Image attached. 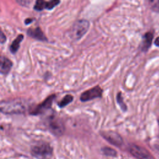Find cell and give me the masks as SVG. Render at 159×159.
<instances>
[{
    "label": "cell",
    "instance_id": "cell-1",
    "mask_svg": "<svg viewBox=\"0 0 159 159\" xmlns=\"http://www.w3.org/2000/svg\"><path fill=\"white\" fill-rule=\"evenodd\" d=\"M29 101L20 98H16L0 102V111L5 114H21L32 109Z\"/></svg>",
    "mask_w": 159,
    "mask_h": 159
},
{
    "label": "cell",
    "instance_id": "cell-2",
    "mask_svg": "<svg viewBox=\"0 0 159 159\" xmlns=\"http://www.w3.org/2000/svg\"><path fill=\"white\" fill-rule=\"evenodd\" d=\"M89 28V22L86 19L76 20L70 30L71 37L75 40H80L88 32Z\"/></svg>",
    "mask_w": 159,
    "mask_h": 159
},
{
    "label": "cell",
    "instance_id": "cell-3",
    "mask_svg": "<svg viewBox=\"0 0 159 159\" xmlns=\"http://www.w3.org/2000/svg\"><path fill=\"white\" fill-rule=\"evenodd\" d=\"M33 155L39 159H47L52 153V148L46 142H39L34 145L31 149Z\"/></svg>",
    "mask_w": 159,
    "mask_h": 159
},
{
    "label": "cell",
    "instance_id": "cell-4",
    "mask_svg": "<svg viewBox=\"0 0 159 159\" xmlns=\"http://www.w3.org/2000/svg\"><path fill=\"white\" fill-rule=\"evenodd\" d=\"M56 98L55 94H52L47 97L42 102L32 108L29 111V114L32 116H38L43 114L48 110L50 109L52 106V103Z\"/></svg>",
    "mask_w": 159,
    "mask_h": 159
},
{
    "label": "cell",
    "instance_id": "cell-5",
    "mask_svg": "<svg viewBox=\"0 0 159 159\" xmlns=\"http://www.w3.org/2000/svg\"><path fill=\"white\" fill-rule=\"evenodd\" d=\"M47 124L50 130L56 135H61L65 130L62 120L55 114H52L47 119Z\"/></svg>",
    "mask_w": 159,
    "mask_h": 159
},
{
    "label": "cell",
    "instance_id": "cell-6",
    "mask_svg": "<svg viewBox=\"0 0 159 159\" xmlns=\"http://www.w3.org/2000/svg\"><path fill=\"white\" fill-rule=\"evenodd\" d=\"M102 89L97 85L83 92L80 96V100L81 102H87L96 98H100L102 96Z\"/></svg>",
    "mask_w": 159,
    "mask_h": 159
},
{
    "label": "cell",
    "instance_id": "cell-7",
    "mask_svg": "<svg viewBox=\"0 0 159 159\" xmlns=\"http://www.w3.org/2000/svg\"><path fill=\"white\" fill-rule=\"evenodd\" d=\"M130 152L138 159H152L150 153L144 148L132 144L129 147Z\"/></svg>",
    "mask_w": 159,
    "mask_h": 159
},
{
    "label": "cell",
    "instance_id": "cell-8",
    "mask_svg": "<svg viewBox=\"0 0 159 159\" xmlns=\"http://www.w3.org/2000/svg\"><path fill=\"white\" fill-rule=\"evenodd\" d=\"M60 2L58 0H52V1H43V0H37L35 1V3L33 7L34 9L37 11H41L44 9L48 10H52L55 6H57Z\"/></svg>",
    "mask_w": 159,
    "mask_h": 159
},
{
    "label": "cell",
    "instance_id": "cell-9",
    "mask_svg": "<svg viewBox=\"0 0 159 159\" xmlns=\"http://www.w3.org/2000/svg\"><path fill=\"white\" fill-rule=\"evenodd\" d=\"M101 135L107 141L116 146H120L122 143V139L120 135L114 131H105L101 133Z\"/></svg>",
    "mask_w": 159,
    "mask_h": 159
},
{
    "label": "cell",
    "instance_id": "cell-10",
    "mask_svg": "<svg viewBox=\"0 0 159 159\" xmlns=\"http://www.w3.org/2000/svg\"><path fill=\"white\" fill-rule=\"evenodd\" d=\"M27 34L32 39L37 40L43 42L48 41L47 38L39 26H37L35 28H29L27 30Z\"/></svg>",
    "mask_w": 159,
    "mask_h": 159
},
{
    "label": "cell",
    "instance_id": "cell-11",
    "mask_svg": "<svg viewBox=\"0 0 159 159\" xmlns=\"http://www.w3.org/2000/svg\"><path fill=\"white\" fill-rule=\"evenodd\" d=\"M13 66L12 61L7 57L1 55L0 58V73L2 75H7Z\"/></svg>",
    "mask_w": 159,
    "mask_h": 159
},
{
    "label": "cell",
    "instance_id": "cell-12",
    "mask_svg": "<svg viewBox=\"0 0 159 159\" xmlns=\"http://www.w3.org/2000/svg\"><path fill=\"white\" fill-rule=\"evenodd\" d=\"M153 38V35L152 32H146L143 37H142V41L141 43V50L143 52H147L148 48L150 47L152 42V40Z\"/></svg>",
    "mask_w": 159,
    "mask_h": 159
},
{
    "label": "cell",
    "instance_id": "cell-13",
    "mask_svg": "<svg viewBox=\"0 0 159 159\" xmlns=\"http://www.w3.org/2000/svg\"><path fill=\"white\" fill-rule=\"evenodd\" d=\"M24 35L22 34H19L16 38L12 41L11 44L9 46V51L12 54H15L19 50L20 47V44L22 40L24 39Z\"/></svg>",
    "mask_w": 159,
    "mask_h": 159
},
{
    "label": "cell",
    "instance_id": "cell-14",
    "mask_svg": "<svg viewBox=\"0 0 159 159\" xmlns=\"http://www.w3.org/2000/svg\"><path fill=\"white\" fill-rule=\"evenodd\" d=\"M73 98H74V97L71 94H68L65 95L61 99V100L60 102H58V106L60 108H63V107H66L67 105L70 104L73 101Z\"/></svg>",
    "mask_w": 159,
    "mask_h": 159
},
{
    "label": "cell",
    "instance_id": "cell-15",
    "mask_svg": "<svg viewBox=\"0 0 159 159\" xmlns=\"http://www.w3.org/2000/svg\"><path fill=\"white\" fill-rule=\"evenodd\" d=\"M116 101H117V102L118 105L119 106L120 108L121 109V110L123 112H125L127 109V106L124 101V99H123L121 92L117 93V94L116 95Z\"/></svg>",
    "mask_w": 159,
    "mask_h": 159
},
{
    "label": "cell",
    "instance_id": "cell-16",
    "mask_svg": "<svg viewBox=\"0 0 159 159\" xmlns=\"http://www.w3.org/2000/svg\"><path fill=\"white\" fill-rule=\"evenodd\" d=\"M151 9L155 11L159 12V0L156 1H150V2Z\"/></svg>",
    "mask_w": 159,
    "mask_h": 159
},
{
    "label": "cell",
    "instance_id": "cell-17",
    "mask_svg": "<svg viewBox=\"0 0 159 159\" xmlns=\"http://www.w3.org/2000/svg\"><path fill=\"white\" fill-rule=\"evenodd\" d=\"M103 152L105 154H107L108 155H114L116 154V151L111 148H109V147H104L103 149Z\"/></svg>",
    "mask_w": 159,
    "mask_h": 159
},
{
    "label": "cell",
    "instance_id": "cell-18",
    "mask_svg": "<svg viewBox=\"0 0 159 159\" xmlns=\"http://www.w3.org/2000/svg\"><path fill=\"white\" fill-rule=\"evenodd\" d=\"M16 2H17L19 5L22 6H25V7H28L29 5L30 4L31 1H28V0H25V1H22V0H17Z\"/></svg>",
    "mask_w": 159,
    "mask_h": 159
},
{
    "label": "cell",
    "instance_id": "cell-19",
    "mask_svg": "<svg viewBox=\"0 0 159 159\" xmlns=\"http://www.w3.org/2000/svg\"><path fill=\"white\" fill-rule=\"evenodd\" d=\"M6 40H7V37L6 35L4 34L3 31L1 30H0V43L1 44H3L6 42Z\"/></svg>",
    "mask_w": 159,
    "mask_h": 159
},
{
    "label": "cell",
    "instance_id": "cell-20",
    "mask_svg": "<svg viewBox=\"0 0 159 159\" xmlns=\"http://www.w3.org/2000/svg\"><path fill=\"white\" fill-rule=\"evenodd\" d=\"M33 21H34V19H33V18H27V19H25L24 23H25L26 25H28V24L32 23Z\"/></svg>",
    "mask_w": 159,
    "mask_h": 159
},
{
    "label": "cell",
    "instance_id": "cell-21",
    "mask_svg": "<svg viewBox=\"0 0 159 159\" xmlns=\"http://www.w3.org/2000/svg\"><path fill=\"white\" fill-rule=\"evenodd\" d=\"M154 43H155V45L156 46L159 47V36L155 40Z\"/></svg>",
    "mask_w": 159,
    "mask_h": 159
},
{
    "label": "cell",
    "instance_id": "cell-22",
    "mask_svg": "<svg viewBox=\"0 0 159 159\" xmlns=\"http://www.w3.org/2000/svg\"><path fill=\"white\" fill-rule=\"evenodd\" d=\"M158 124H159V119H158Z\"/></svg>",
    "mask_w": 159,
    "mask_h": 159
}]
</instances>
